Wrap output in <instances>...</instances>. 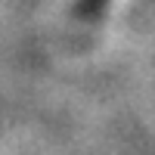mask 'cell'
<instances>
[{
    "label": "cell",
    "instance_id": "1",
    "mask_svg": "<svg viewBox=\"0 0 155 155\" xmlns=\"http://www.w3.org/2000/svg\"><path fill=\"white\" fill-rule=\"evenodd\" d=\"M106 6H109V0H78L74 12H78L81 19H96V16L106 12Z\"/></svg>",
    "mask_w": 155,
    "mask_h": 155
}]
</instances>
